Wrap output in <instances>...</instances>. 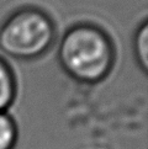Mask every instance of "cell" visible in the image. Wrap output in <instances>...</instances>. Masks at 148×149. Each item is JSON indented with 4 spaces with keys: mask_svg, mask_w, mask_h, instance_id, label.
I'll return each mask as SVG.
<instances>
[{
    "mask_svg": "<svg viewBox=\"0 0 148 149\" xmlns=\"http://www.w3.org/2000/svg\"><path fill=\"white\" fill-rule=\"evenodd\" d=\"M56 40L54 21L35 6L15 10L0 26V49L17 61H35L45 56Z\"/></svg>",
    "mask_w": 148,
    "mask_h": 149,
    "instance_id": "obj_2",
    "label": "cell"
},
{
    "mask_svg": "<svg viewBox=\"0 0 148 149\" xmlns=\"http://www.w3.org/2000/svg\"><path fill=\"white\" fill-rule=\"evenodd\" d=\"M19 137L16 122L6 111L0 112V149H14Z\"/></svg>",
    "mask_w": 148,
    "mask_h": 149,
    "instance_id": "obj_5",
    "label": "cell"
},
{
    "mask_svg": "<svg viewBox=\"0 0 148 149\" xmlns=\"http://www.w3.org/2000/svg\"><path fill=\"white\" fill-rule=\"evenodd\" d=\"M63 72L77 83L94 85L109 77L115 64L114 42L105 30L79 22L62 36L57 52Z\"/></svg>",
    "mask_w": 148,
    "mask_h": 149,
    "instance_id": "obj_1",
    "label": "cell"
},
{
    "mask_svg": "<svg viewBox=\"0 0 148 149\" xmlns=\"http://www.w3.org/2000/svg\"><path fill=\"white\" fill-rule=\"evenodd\" d=\"M133 52L140 69L146 73L148 69V21L147 20L142 21L135 33Z\"/></svg>",
    "mask_w": 148,
    "mask_h": 149,
    "instance_id": "obj_4",
    "label": "cell"
},
{
    "mask_svg": "<svg viewBox=\"0 0 148 149\" xmlns=\"http://www.w3.org/2000/svg\"><path fill=\"white\" fill-rule=\"evenodd\" d=\"M16 78L11 67L0 57V112L6 111L16 97Z\"/></svg>",
    "mask_w": 148,
    "mask_h": 149,
    "instance_id": "obj_3",
    "label": "cell"
}]
</instances>
